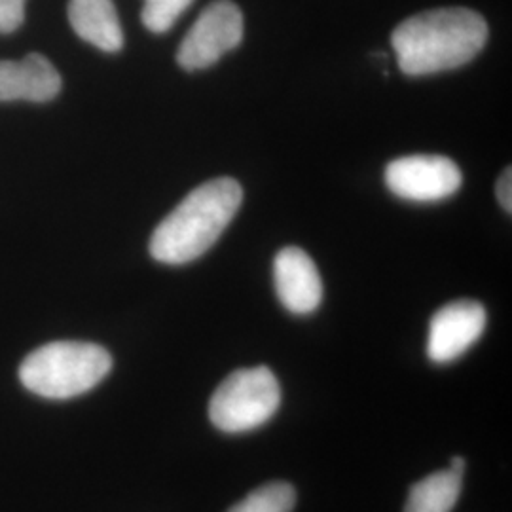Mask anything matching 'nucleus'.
Listing matches in <instances>:
<instances>
[{
  "label": "nucleus",
  "instance_id": "nucleus-5",
  "mask_svg": "<svg viewBox=\"0 0 512 512\" xmlns=\"http://www.w3.org/2000/svg\"><path fill=\"white\" fill-rule=\"evenodd\" d=\"M243 40V14L232 0L205 6L177 50V63L186 71H202Z\"/></svg>",
  "mask_w": 512,
  "mask_h": 512
},
{
  "label": "nucleus",
  "instance_id": "nucleus-16",
  "mask_svg": "<svg viewBox=\"0 0 512 512\" xmlns=\"http://www.w3.org/2000/svg\"><path fill=\"white\" fill-rule=\"evenodd\" d=\"M452 473H456V475L463 476V471H465V461H463V458H459V456H456V458H452V461H450V467H448Z\"/></svg>",
  "mask_w": 512,
  "mask_h": 512
},
{
  "label": "nucleus",
  "instance_id": "nucleus-4",
  "mask_svg": "<svg viewBox=\"0 0 512 512\" xmlns=\"http://www.w3.org/2000/svg\"><path fill=\"white\" fill-rule=\"evenodd\" d=\"M281 387L268 366L239 368L217 387L209 401V420L222 433H245L272 420Z\"/></svg>",
  "mask_w": 512,
  "mask_h": 512
},
{
  "label": "nucleus",
  "instance_id": "nucleus-8",
  "mask_svg": "<svg viewBox=\"0 0 512 512\" xmlns=\"http://www.w3.org/2000/svg\"><path fill=\"white\" fill-rule=\"evenodd\" d=\"M274 281L281 304L296 315H308L323 300L319 270L300 247H285L275 255Z\"/></svg>",
  "mask_w": 512,
  "mask_h": 512
},
{
  "label": "nucleus",
  "instance_id": "nucleus-12",
  "mask_svg": "<svg viewBox=\"0 0 512 512\" xmlns=\"http://www.w3.org/2000/svg\"><path fill=\"white\" fill-rule=\"evenodd\" d=\"M296 492L287 482H270L243 497L228 512H293Z\"/></svg>",
  "mask_w": 512,
  "mask_h": 512
},
{
  "label": "nucleus",
  "instance_id": "nucleus-3",
  "mask_svg": "<svg viewBox=\"0 0 512 512\" xmlns=\"http://www.w3.org/2000/svg\"><path fill=\"white\" fill-rule=\"evenodd\" d=\"M112 370L109 351L90 342H52L19 366V380L38 397L65 401L92 391Z\"/></svg>",
  "mask_w": 512,
  "mask_h": 512
},
{
  "label": "nucleus",
  "instance_id": "nucleus-15",
  "mask_svg": "<svg viewBox=\"0 0 512 512\" xmlns=\"http://www.w3.org/2000/svg\"><path fill=\"white\" fill-rule=\"evenodd\" d=\"M512 171L511 167H507L503 173H501V177H499V181H497V186H495V192H497V200L501 203V207L507 211V213H512Z\"/></svg>",
  "mask_w": 512,
  "mask_h": 512
},
{
  "label": "nucleus",
  "instance_id": "nucleus-7",
  "mask_svg": "<svg viewBox=\"0 0 512 512\" xmlns=\"http://www.w3.org/2000/svg\"><path fill=\"white\" fill-rule=\"evenodd\" d=\"M486 321L488 315L480 302L456 300L446 304L429 323V359L437 365L456 361L482 336Z\"/></svg>",
  "mask_w": 512,
  "mask_h": 512
},
{
  "label": "nucleus",
  "instance_id": "nucleus-10",
  "mask_svg": "<svg viewBox=\"0 0 512 512\" xmlns=\"http://www.w3.org/2000/svg\"><path fill=\"white\" fill-rule=\"evenodd\" d=\"M69 21L74 33L103 52L124 48V31L112 0H69Z\"/></svg>",
  "mask_w": 512,
  "mask_h": 512
},
{
  "label": "nucleus",
  "instance_id": "nucleus-2",
  "mask_svg": "<svg viewBox=\"0 0 512 512\" xmlns=\"http://www.w3.org/2000/svg\"><path fill=\"white\" fill-rule=\"evenodd\" d=\"M243 202V188L232 177H219L194 188L150 238V255L171 266L188 264L205 255Z\"/></svg>",
  "mask_w": 512,
  "mask_h": 512
},
{
  "label": "nucleus",
  "instance_id": "nucleus-13",
  "mask_svg": "<svg viewBox=\"0 0 512 512\" xmlns=\"http://www.w3.org/2000/svg\"><path fill=\"white\" fill-rule=\"evenodd\" d=\"M194 0H145L141 19L150 33H167Z\"/></svg>",
  "mask_w": 512,
  "mask_h": 512
},
{
  "label": "nucleus",
  "instance_id": "nucleus-1",
  "mask_svg": "<svg viewBox=\"0 0 512 512\" xmlns=\"http://www.w3.org/2000/svg\"><path fill=\"white\" fill-rule=\"evenodd\" d=\"M486 40V19L475 10L454 6L404 19L391 35V46L404 74L427 76L467 65Z\"/></svg>",
  "mask_w": 512,
  "mask_h": 512
},
{
  "label": "nucleus",
  "instance_id": "nucleus-9",
  "mask_svg": "<svg viewBox=\"0 0 512 512\" xmlns=\"http://www.w3.org/2000/svg\"><path fill=\"white\" fill-rule=\"evenodd\" d=\"M61 74L44 55H25L21 61H0V103H46L61 92Z\"/></svg>",
  "mask_w": 512,
  "mask_h": 512
},
{
  "label": "nucleus",
  "instance_id": "nucleus-11",
  "mask_svg": "<svg viewBox=\"0 0 512 512\" xmlns=\"http://www.w3.org/2000/svg\"><path fill=\"white\" fill-rule=\"evenodd\" d=\"M463 476L450 469L421 478L410 488L404 512H452L461 494Z\"/></svg>",
  "mask_w": 512,
  "mask_h": 512
},
{
  "label": "nucleus",
  "instance_id": "nucleus-14",
  "mask_svg": "<svg viewBox=\"0 0 512 512\" xmlns=\"http://www.w3.org/2000/svg\"><path fill=\"white\" fill-rule=\"evenodd\" d=\"M25 19V0H0V35L18 31Z\"/></svg>",
  "mask_w": 512,
  "mask_h": 512
},
{
  "label": "nucleus",
  "instance_id": "nucleus-6",
  "mask_svg": "<svg viewBox=\"0 0 512 512\" xmlns=\"http://www.w3.org/2000/svg\"><path fill=\"white\" fill-rule=\"evenodd\" d=\"M461 183V169L446 156H404L385 169L387 188L410 202H439L456 194Z\"/></svg>",
  "mask_w": 512,
  "mask_h": 512
}]
</instances>
